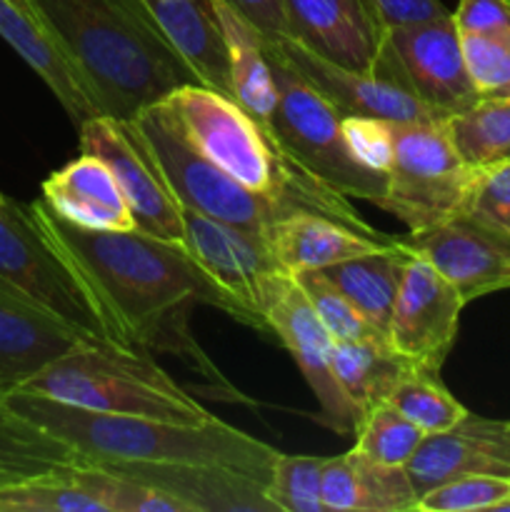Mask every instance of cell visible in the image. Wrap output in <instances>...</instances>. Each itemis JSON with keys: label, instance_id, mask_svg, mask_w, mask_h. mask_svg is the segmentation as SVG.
Wrapping results in <instances>:
<instances>
[{"label": "cell", "instance_id": "1", "mask_svg": "<svg viewBox=\"0 0 510 512\" xmlns=\"http://www.w3.org/2000/svg\"><path fill=\"white\" fill-rule=\"evenodd\" d=\"M30 208L88 275L125 345L168 350L218 378V370L190 338L188 310L203 303L230 315V303L183 243H168L140 230L108 233L78 228L55 215L43 198L33 200Z\"/></svg>", "mask_w": 510, "mask_h": 512}, {"label": "cell", "instance_id": "2", "mask_svg": "<svg viewBox=\"0 0 510 512\" xmlns=\"http://www.w3.org/2000/svg\"><path fill=\"white\" fill-rule=\"evenodd\" d=\"M53 43L83 83L98 115L130 120L198 83L163 38L120 0H30Z\"/></svg>", "mask_w": 510, "mask_h": 512}, {"label": "cell", "instance_id": "3", "mask_svg": "<svg viewBox=\"0 0 510 512\" xmlns=\"http://www.w3.org/2000/svg\"><path fill=\"white\" fill-rule=\"evenodd\" d=\"M3 403L70 445L78 460L90 463L223 465L270 480L280 453L220 418L185 425L138 415L95 413L25 390H13Z\"/></svg>", "mask_w": 510, "mask_h": 512}, {"label": "cell", "instance_id": "4", "mask_svg": "<svg viewBox=\"0 0 510 512\" xmlns=\"http://www.w3.org/2000/svg\"><path fill=\"white\" fill-rule=\"evenodd\" d=\"M180 133L230 178L263 195L288 213H315L350 225L360 233L375 230L348 198L300 168L278 140L245 113L230 95L200 83H185L163 100Z\"/></svg>", "mask_w": 510, "mask_h": 512}, {"label": "cell", "instance_id": "5", "mask_svg": "<svg viewBox=\"0 0 510 512\" xmlns=\"http://www.w3.org/2000/svg\"><path fill=\"white\" fill-rule=\"evenodd\" d=\"M18 390L110 415L200 425L213 420L148 353L130 345L80 343Z\"/></svg>", "mask_w": 510, "mask_h": 512}, {"label": "cell", "instance_id": "6", "mask_svg": "<svg viewBox=\"0 0 510 512\" xmlns=\"http://www.w3.org/2000/svg\"><path fill=\"white\" fill-rule=\"evenodd\" d=\"M0 285L88 343L125 345L88 275L45 230L30 203H0Z\"/></svg>", "mask_w": 510, "mask_h": 512}, {"label": "cell", "instance_id": "7", "mask_svg": "<svg viewBox=\"0 0 510 512\" xmlns=\"http://www.w3.org/2000/svg\"><path fill=\"white\" fill-rule=\"evenodd\" d=\"M278 90L270 135L280 148L308 170L313 178L345 198L368 200L380 208L388 190V178L363 168L350 153L338 110L288 63L265 48Z\"/></svg>", "mask_w": 510, "mask_h": 512}, {"label": "cell", "instance_id": "8", "mask_svg": "<svg viewBox=\"0 0 510 512\" xmlns=\"http://www.w3.org/2000/svg\"><path fill=\"white\" fill-rule=\"evenodd\" d=\"M130 123L153 153L160 173L165 175L183 208L220 220L265 248L268 228L285 215L278 205L240 185L213 160L205 158L180 133L163 103L145 108L143 113L130 118Z\"/></svg>", "mask_w": 510, "mask_h": 512}, {"label": "cell", "instance_id": "9", "mask_svg": "<svg viewBox=\"0 0 510 512\" xmlns=\"http://www.w3.org/2000/svg\"><path fill=\"white\" fill-rule=\"evenodd\" d=\"M393 148L380 210L408 230L460 213L475 170L458 155L445 120H393Z\"/></svg>", "mask_w": 510, "mask_h": 512}, {"label": "cell", "instance_id": "10", "mask_svg": "<svg viewBox=\"0 0 510 512\" xmlns=\"http://www.w3.org/2000/svg\"><path fill=\"white\" fill-rule=\"evenodd\" d=\"M375 73L413 93L440 120L453 118L480 100L465 68L453 13L385 30Z\"/></svg>", "mask_w": 510, "mask_h": 512}, {"label": "cell", "instance_id": "11", "mask_svg": "<svg viewBox=\"0 0 510 512\" xmlns=\"http://www.w3.org/2000/svg\"><path fill=\"white\" fill-rule=\"evenodd\" d=\"M263 315L273 338L293 355L320 403V420L343 438H353L360 413L340 388L333 370L335 340L305 298L295 275L273 270L263 278Z\"/></svg>", "mask_w": 510, "mask_h": 512}, {"label": "cell", "instance_id": "12", "mask_svg": "<svg viewBox=\"0 0 510 512\" xmlns=\"http://www.w3.org/2000/svg\"><path fill=\"white\" fill-rule=\"evenodd\" d=\"M78 130L80 153L108 165L140 233L183 243V205L135 125L113 115H93L80 123Z\"/></svg>", "mask_w": 510, "mask_h": 512}, {"label": "cell", "instance_id": "13", "mask_svg": "<svg viewBox=\"0 0 510 512\" xmlns=\"http://www.w3.org/2000/svg\"><path fill=\"white\" fill-rule=\"evenodd\" d=\"M403 243L428 260L465 305L510 290V235L470 215L455 213L423 230H410Z\"/></svg>", "mask_w": 510, "mask_h": 512}, {"label": "cell", "instance_id": "14", "mask_svg": "<svg viewBox=\"0 0 510 512\" xmlns=\"http://www.w3.org/2000/svg\"><path fill=\"white\" fill-rule=\"evenodd\" d=\"M183 248L230 303V318L270 333L263 315V278L278 270L268 250L240 230L183 208Z\"/></svg>", "mask_w": 510, "mask_h": 512}, {"label": "cell", "instance_id": "15", "mask_svg": "<svg viewBox=\"0 0 510 512\" xmlns=\"http://www.w3.org/2000/svg\"><path fill=\"white\" fill-rule=\"evenodd\" d=\"M463 308L458 290L413 253L393 305L388 343L413 365L440 370L458 338Z\"/></svg>", "mask_w": 510, "mask_h": 512}, {"label": "cell", "instance_id": "16", "mask_svg": "<svg viewBox=\"0 0 510 512\" xmlns=\"http://www.w3.org/2000/svg\"><path fill=\"white\" fill-rule=\"evenodd\" d=\"M265 48L278 55L283 63L298 75H303L330 105L340 113V118L360 115V118L383 120H440L425 103H420L413 93L400 88L395 80L385 78L375 70H353L345 65L323 58L315 50L305 48L288 35L265 38Z\"/></svg>", "mask_w": 510, "mask_h": 512}, {"label": "cell", "instance_id": "17", "mask_svg": "<svg viewBox=\"0 0 510 512\" xmlns=\"http://www.w3.org/2000/svg\"><path fill=\"white\" fill-rule=\"evenodd\" d=\"M285 35L333 63L375 70L385 25L373 0H283Z\"/></svg>", "mask_w": 510, "mask_h": 512}, {"label": "cell", "instance_id": "18", "mask_svg": "<svg viewBox=\"0 0 510 512\" xmlns=\"http://www.w3.org/2000/svg\"><path fill=\"white\" fill-rule=\"evenodd\" d=\"M90 463V460H88ZM180 500L188 512H278L268 480L223 465L188 463H95Z\"/></svg>", "mask_w": 510, "mask_h": 512}, {"label": "cell", "instance_id": "19", "mask_svg": "<svg viewBox=\"0 0 510 512\" xmlns=\"http://www.w3.org/2000/svg\"><path fill=\"white\" fill-rule=\"evenodd\" d=\"M418 495L463 475L510 478V420H490L470 413L443 433L425 435L405 465Z\"/></svg>", "mask_w": 510, "mask_h": 512}, {"label": "cell", "instance_id": "20", "mask_svg": "<svg viewBox=\"0 0 510 512\" xmlns=\"http://www.w3.org/2000/svg\"><path fill=\"white\" fill-rule=\"evenodd\" d=\"M120 5L163 38L200 85L233 98L228 45L213 0H120Z\"/></svg>", "mask_w": 510, "mask_h": 512}, {"label": "cell", "instance_id": "21", "mask_svg": "<svg viewBox=\"0 0 510 512\" xmlns=\"http://www.w3.org/2000/svg\"><path fill=\"white\" fill-rule=\"evenodd\" d=\"M403 240L388 233H360L350 225L315 213H288L275 220L265 235V248L280 270L295 275L365 253L398 248Z\"/></svg>", "mask_w": 510, "mask_h": 512}, {"label": "cell", "instance_id": "22", "mask_svg": "<svg viewBox=\"0 0 510 512\" xmlns=\"http://www.w3.org/2000/svg\"><path fill=\"white\" fill-rule=\"evenodd\" d=\"M125 478L75 460L13 483H0V512H123Z\"/></svg>", "mask_w": 510, "mask_h": 512}, {"label": "cell", "instance_id": "23", "mask_svg": "<svg viewBox=\"0 0 510 512\" xmlns=\"http://www.w3.org/2000/svg\"><path fill=\"white\" fill-rule=\"evenodd\" d=\"M43 203L68 223L85 230L128 233L138 230L133 213L115 183L108 165L80 153L43 180Z\"/></svg>", "mask_w": 510, "mask_h": 512}, {"label": "cell", "instance_id": "24", "mask_svg": "<svg viewBox=\"0 0 510 512\" xmlns=\"http://www.w3.org/2000/svg\"><path fill=\"white\" fill-rule=\"evenodd\" d=\"M88 340L0 290V403L25 380Z\"/></svg>", "mask_w": 510, "mask_h": 512}, {"label": "cell", "instance_id": "25", "mask_svg": "<svg viewBox=\"0 0 510 512\" xmlns=\"http://www.w3.org/2000/svg\"><path fill=\"white\" fill-rule=\"evenodd\" d=\"M418 490L403 465H383L348 450L325 458V512H410L418 508Z\"/></svg>", "mask_w": 510, "mask_h": 512}, {"label": "cell", "instance_id": "26", "mask_svg": "<svg viewBox=\"0 0 510 512\" xmlns=\"http://www.w3.org/2000/svg\"><path fill=\"white\" fill-rule=\"evenodd\" d=\"M0 38L40 75L75 125L98 115L93 100L85 93L83 83L53 43L48 30L13 0H0Z\"/></svg>", "mask_w": 510, "mask_h": 512}, {"label": "cell", "instance_id": "27", "mask_svg": "<svg viewBox=\"0 0 510 512\" xmlns=\"http://www.w3.org/2000/svg\"><path fill=\"white\" fill-rule=\"evenodd\" d=\"M213 10L223 28L225 45H228L233 100L270 133L278 90L273 83L270 60L265 55L263 33L225 0H213Z\"/></svg>", "mask_w": 510, "mask_h": 512}, {"label": "cell", "instance_id": "28", "mask_svg": "<svg viewBox=\"0 0 510 512\" xmlns=\"http://www.w3.org/2000/svg\"><path fill=\"white\" fill-rule=\"evenodd\" d=\"M410 258H413V250L400 243L398 248L365 253L358 255V258L343 260V263L328 265L320 273L355 305V310L380 335L388 338L393 305Z\"/></svg>", "mask_w": 510, "mask_h": 512}, {"label": "cell", "instance_id": "29", "mask_svg": "<svg viewBox=\"0 0 510 512\" xmlns=\"http://www.w3.org/2000/svg\"><path fill=\"white\" fill-rule=\"evenodd\" d=\"M410 360L395 353L388 340H340L333 348V370L340 388L360 415L378 403H388L395 383Z\"/></svg>", "mask_w": 510, "mask_h": 512}, {"label": "cell", "instance_id": "30", "mask_svg": "<svg viewBox=\"0 0 510 512\" xmlns=\"http://www.w3.org/2000/svg\"><path fill=\"white\" fill-rule=\"evenodd\" d=\"M450 140L473 170L510 163V98L488 95L445 120Z\"/></svg>", "mask_w": 510, "mask_h": 512}, {"label": "cell", "instance_id": "31", "mask_svg": "<svg viewBox=\"0 0 510 512\" xmlns=\"http://www.w3.org/2000/svg\"><path fill=\"white\" fill-rule=\"evenodd\" d=\"M75 460L70 445L0 403V478L5 483L50 473Z\"/></svg>", "mask_w": 510, "mask_h": 512}, {"label": "cell", "instance_id": "32", "mask_svg": "<svg viewBox=\"0 0 510 512\" xmlns=\"http://www.w3.org/2000/svg\"><path fill=\"white\" fill-rule=\"evenodd\" d=\"M388 403L400 410L410 423L418 425L425 435L450 430L468 415L465 405H460L443 385L440 370L413 363L400 375Z\"/></svg>", "mask_w": 510, "mask_h": 512}, {"label": "cell", "instance_id": "33", "mask_svg": "<svg viewBox=\"0 0 510 512\" xmlns=\"http://www.w3.org/2000/svg\"><path fill=\"white\" fill-rule=\"evenodd\" d=\"M353 440V450H358L365 458L405 468L415 450L423 445L425 433L390 403H378L360 415Z\"/></svg>", "mask_w": 510, "mask_h": 512}, {"label": "cell", "instance_id": "34", "mask_svg": "<svg viewBox=\"0 0 510 512\" xmlns=\"http://www.w3.org/2000/svg\"><path fill=\"white\" fill-rule=\"evenodd\" d=\"M325 458L278 453L268 480V498L278 512H325Z\"/></svg>", "mask_w": 510, "mask_h": 512}, {"label": "cell", "instance_id": "35", "mask_svg": "<svg viewBox=\"0 0 510 512\" xmlns=\"http://www.w3.org/2000/svg\"><path fill=\"white\" fill-rule=\"evenodd\" d=\"M295 280L303 288L305 298L310 300L313 310L318 313V318L323 320V325L328 328V333L333 335L335 343L340 340H388L385 335H380L363 315L355 310V305L325 278L320 270H305V273H295Z\"/></svg>", "mask_w": 510, "mask_h": 512}, {"label": "cell", "instance_id": "36", "mask_svg": "<svg viewBox=\"0 0 510 512\" xmlns=\"http://www.w3.org/2000/svg\"><path fill=\"white\" fill-rule=\"evenodd\" d=\"M510 500V478L503 475H463L435 485L420 495L418 512H478L500 510Z\"/></svg>", "mask_w": 510, "mask_h": 512}, {"label": "cell", "instance_id": "37", "mask_svg": "<svg viewBox=\"0 0 510 512\" xmlns=\"http://www.w3.org/2000/svg\"><path fill=\"white\" fill-rule=\"evenodd\" d=\"M465 68L480 98L500 95L510 85V30L508 33H460Z\"/></svg>", "mask_w": 510, "mask_h": 512}, {"label": "cell", "instance_id": "38", "mask_svg": "<svg viewBox=\"0 0 510 512\" xmlns=\"http://www.w3.org/2000/svg\"><path fill=\"white\" fill-rule=\"evenodd\" d=\"M460 213L510 235V163L475 170Z\"/></svg>", "mask_w": 510, "mask_h": 512}, {"label": "cell", "instance_id": "39", "mask_svg": "<svg viewBox=\"0 0 510 512\" xmlns=\"http://www.w3.org/2000/svg\"><path fill=\"white\" fill-rule=\"evenodd\" d=\"M343 135L350 153L355 155L363 168L385 175L393 160V120L360 118L348 115L343 118Z\"/></svg>", "mask_w": 510, "mask_h": 512}, {"label": "cell", "instance_id": "40", "mask_svg": "<svg viewBox=\"0 0 510 512\" xmlns=\"http://www.w3.org/2000/svg\"><path fill=\"white\" fill-rule=\"evenodd\" d=\"M453 20L458 33H508L510 0H460Z\"/></svg>", "mask_w": 510, "mask_h": 512}, {"label": "cell", "instance_id": "41", "mask_svg": "<svg viewBox=\"0 0 510 512\" xmlns=\"http://www.w3.org/2000/svg\"><path fill=\"white\" fill-rule=\"evenodd\" d=\"M373 5L385 30L450 15V10L440 0H373Z\"/></svg>", "mask_w": 510, "mask_h": 512}, {"label": "cell", "instance_id": "42", "mask_svg": "<svg viewBox=\"0 0 510 512\" xmlns=\"http://www.w3.org/2000/svg\"><path fill=\"white\" fill-rule=\"evenodd\" d=\"M225 3L233 5L243 18H248L263 33V38L285 35L283 0H225Z\"/></svg>", "mask_w": 510, "mask_h": 512}, {"label": "cell", "instance_id": "43", "mask_svg": "<svg viewBox=\"0 0 510 512\" xmlns=\"http://www.w3.org/2000/svg\"><path fill=\"white\" fill-rule=\"evenodd\" d=\"M15 5H18V8H23L25 13H30L35 18V10H33V3H30V0H13Z\"/></svg>", "mask_w": 510, "mask_h": 512}, {"label": "cell", "instance_id": "44", "mask_svg": "<svg viewBox=\"0 0 510 512\" xmlns=\"http://www.w3.org/2000/svg\"><path fill=\"white\" fill-rule=\"evenodd\" d=\"M500 95H505V98H510V85H508V88H505L503 93H500Z\"/></svg>", "mask_w": 510, "mask_h": 512}, {"label": "cell", "instance_id": "45", "mask_svg": "<svg viewBox=\"0 0 510 512\" xmlns=\"http://www.w3.org/2000/svg\"><path fill=\"white\" fill-rule=\"evenodd\" d=\"M3 198H5V195H3V193H0V203H3Z\"/></svg>", "mask_w": 510, "mask_h": 512}, {"label": "cell", "instance_id": "46", "mask_svg": "<svg viewBox=\"0 0 510 512\" xmlns=\"http://www.w3.org/2000/svg\"><path fill=\"white\" fill-rule=\"evenodd\" d=\"M0 290H5V288H3V285H0ZM5 293H8V290H5Z\"/></svg>", "mask_w": 510, "mask_h": 512}, {"label": "cell", "instance_id": "47", "mask_svg": "<svg viewBox=\"0 0 510 512\" xmlns=\"http://www.w3.org/2000/svg\"><path fill=\"white\" fill-rule=\"evenodd\" d=\"M0 483H5V480H3V478H0Z\"/></svg>", "mask_w": 510, "mask_h": 512}]
</instances>
